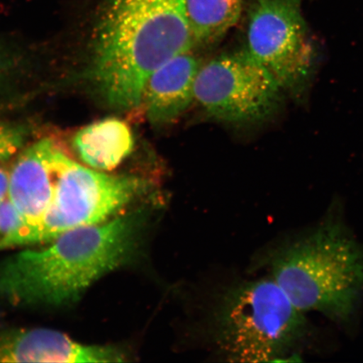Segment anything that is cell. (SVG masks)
I'll return each mask as SVG.
<instances>
[{"label":"cell","mask_w":363,"mask_h":363,"mask_svg":"<svg viewBox=\"0 0 363 363\" xmlns=\"http://www.w3.org/2000/svg\"><path fill=\"white\" fill-rule=\"evenodd\" d=\"M22 220L13 204L9 201L0 203V239L21 225Z\"/></svg>","instance_id":"5bb4252c"},{"label":"cell","mask_w":363,"mask_h":363,"mask_svg":"<svg viewBox=\"0 0 363 363\" xmlns=\"http://www.w3.org/2000/svg\"><path fill=\"white\" fill-rule=\"evenodd\" d=\"M115 347L85 345L50 329L7 330L0 333V362H121Z\"/></svg>","instance_id":"ba28073f"},{"label":"cell","mask_w":363,"mask_h":363,"mask_svg":"<svg viewBox=\"0 0 363 363\" xmlns=\"http://www.w3.org/2000/svg\"><path fill=\"white\" fill-rule=\"evenodd\" d=\"M24 133L21 128L0 123V162L15 154L24 142Z\"/></svg>","instance_id":"4fadbf2b"},{"label":"cell","mask_w":363,"mask_h":363,"mask_svg":"<svg viewBox=\"0 0 363 363\" xmlns=\"http://www.w3.org/2000/svg\"><path fill=\"white\" fill-rule=\"evenodd\" d=\"M270 277L295 306L348 323L363 295V246L342 222L329 219L276 250Z\"/></svg>","instance_id":"3957f363"},{"label":"cell","mask_w":363,"mask_h":363,"mask_svg":"<svg viewBox=\"0 0 363 363\" xmlns=\"http://www.w3.org/2000/svg\"><path fill=\"white\" fill-rule=\"evenodd\" d=\"M2 74V62L0 61V75Z\"/></svg>","instance_id":"2e32d148"},{"label":"cell","mask_w":363,"mask_h":363,"mask_svg":"<svg viewBox=\"0 0 363 363\" xmlns=\"http://www.w3.org/2000/svg\"><path fill=\"white\" fill-rule=\"evenodd\" d=\"M282 93L269 72L243 50L201 65L194 101L217 120L242 123L271 115Z\"/></svg>","instance_id":"52a82bcc"},{"label":"cell","mask_w":363,"mask_h":363,"mask_svg":"<svg viewBox=\"0 0 363 363\" xmlns=\"http://www.w3.org/2000/svg\"><path fill=\"white\" fill-rule=\"evenodd\" d=\"M143 212L59 235L45 246L0 262V302L17 307H61L128 262L138 247Z\"/></svg>","instance_id":"6da1fadb"},{"label":"cell","mask_w":363,"mask_h":363,"mask_svg":"<svg viewBox=\"0 0 363 363\" xmlns=\"http://www.w3.org/2000/svg\"><path fill=\"white\" fill-rule=\"evenodd\" d=\"M201 62L191 50L172 57L150 76L142 103L150 121L167 124L184 113L194 101V86Z\"/></svg>","instance_id":"30bf717a"},{"label":"cell","mask_w":363,"mask_h":363,"mask_svg":"<svg viewBox=\"0 0 363 363\" xmlns=\"http://www.w3.org/2000/svg\"><path fill=\"white\" fill-rule=\"evenodd\" d=\"M283 91L301 93L315 70L316 51L299 0H252L245 49Z\"/></svg>","instance_id":"8992f818"},{"label":"cell","mask_w":363,"mask_h":363,"mask_svg":"<svg viewBox=\"0 0 363 363\" xmlns=\"http://www.w3.org/2000/svg\"><path fill=\"white\" fill-rule=\"evenodd\" d=\"M245 0H184L194 45L220 40L237 24Z\"/></svg>","instance_id":"7c38bea8"},{"label":"cell","mask_w":363,"mask_h":363,"mask_svg":"<svg viewBox=\"0 0 363 363\" xmlns=\"http://www.w3.org/2000/svg\"><path fill=\"white\" fill-rule=\"evenodd\" d=\"M74 145L81 160L91 169L111 171L133 152L134 138L125 122L107 118L81 129Z\"/></svg>","instance_id":"8fae6325"},{"label":"cell","mask_w":363,"mask_h":363,"mask_svg":"<svg viewBox=\"0 0 363 363\" xmlns=\"http://www.w3.org/2000/svg\"><path fill=\"white\" fill-rule=\"evenodd\" d=\"M9 174L6 167L0 164V203L8 197Z\"/></svg>","instance_id":"9a60e30c"},{"label":"cell","mask_w":363,"mask_h":363,"mask_svg":"<svg viewBox=\"0 0 363 363\" xmlns=\"http://www.w3.org/2000/svg\"><path fill=\"white\" fill-rule=\"evenodd\" d=\"M56 180L51 203L43 215L0 239L4 249L48 243L59 235L104 223L119 215L147 189L134 176H112L55 154Z\"/></svg>","instance_id":"5b68a950"},{"label":"cell","mask_w":363,"mask_h":363,"mask_svg":"<svg viewBox=\"0 0 363 363\" xmlns=\"http://www.w3.org/2000/svg\"><path fill=\"white\" fill-rule=\"evenodd\" d=\"M193 45L184 0H107L95 35L94 79L113 106L138 107L150 76Z\"/></svg>","instance_id":"7a4b0ae2"},{"label":"cell","mask_w":363,"mask_h":363,"mask_svg":"<svg viewBox=\"0 0 363 363\" xmlns=\"http://www.w3.org/2000/svg\"><path fill=\"white\" fill-rule=\"evenodd\" d=\"M57 150L52 140H40L22 152L9 174L7 198L19 213L21 225L38 220L52 201Z\"/></svg>","instance_id":"9c48e42d"},{"label":"cell","mask_w":363,"mask_h":363,"mask_svg":"<svg viewBox=\"0 0 363 363\" xmlns=\"http://www.w3.org/2000/svg\"><path fill=\"white\" fill-rule=\"evenodd\" d=\"M306 331L305 313L272 277L230 288L216 311V346L231 362L283 361Z\"/></svg>","instance_id":"277c9868"}]
</instances>
